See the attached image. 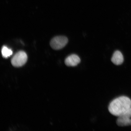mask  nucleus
Masks as SVG:
<instances>
[{
    "label": "nucleus",
    "mask_w": 131,
    "mask_h": 131,
    "mask_svg": "<svg viewBox=\"0 0 131 131\" xmlns=\"http://www.w3.org/2000/svg\"><path fill=\"white\" fill-rule=\"evenodd\" d=\"M131 107V100L127 96H122L111 101L108 109L111 114L118 117L125 113Z\"/></svg>",
    "instance_id": "1"
},
{
    "label": "nucleus",
    "mask_w": 131,
    "mask_h": 131,
    "mask_svg": "<svg viewBox=\"0 0 131 131\" xmlns=\"http://www.w3.org/2000/svg\"><path fill=\"white\" fill-rule=\"evenodd\" d=\"M28 57L25 52L21 51L15 54L11 60V63L14 67H19L25 64L27 60Z\"/></svg>",
    "instance_id": "2"
},
{
    "label": "nucleus",
    "mask_w": 131,
    "mask_h": 131,
    "mask_svg": "<svg viewBox=\"0 0 131 131\" xmlns=\"http://www.w3.org/2000/svg\"><path fill=\"white\" fill-rule=\"evenodd\" d=\"M68 39L63 36H59L54 37L50 41V45L52 48L59 50L63 48L68 43Z\"/></svg>",
    "instance_id": "3"
},
{
    "label": "nucleus",
    "mask_w": 131,
    "mask_h": 131,
    "mask_svg": "<svg viewBox=\"0 0 131 131\" xmlns=\"http://www.w3.org/2000/svg\"><path fill=\"white\" fill-rule=\"evenodd\" d=\"M116 123L119 126L131 125V107L125 113L118 117Z\"/></svg>",
    "instance_id": "4"
},
{
    "label": "nucleus",
    "mask_w": 131,
    "mask_h": 131,
    "mask_svg": "<svg viewBox=\"0 0 131 131\" xmlns=\"http://www.w3.org/2000/svg\"><path fill=\"white\" fill-rule=\"evenodd\" d=\"M81 61V59L78 55L72 54L65 59V63L68 66L75 67L78 65Z\"/></svg>",
    "instance_id": "5"
},
{
    "label": "nucleus",
    "mask_w": 131,
    "mask_h": 131,
    "mask_svg": "<svg viewBox=\"0 0 131 131\" xmlns=\"http://www.w3.org/2000/svg\"><path fill=\"white\" fill-rule=\"evenodd\" d=\"M111 61L116 65L122 64L124 61V57L122 53L119 51H116L113 54Z\"/></svg>",
    "instance_id": "6"
},
{
    "label": "nucleus",
    "mask_w": 131,
    "mask_h": 131,
    "mask_svg": "<svg viewBox=\"0 0 131 131\" xmlns=\"http://www.w3.org/2000/svg\"><path fill=\"white\" fill-rule=\"evenodd\" d=\"M2 54L4 58H7L13 54V51L11 49L8 48L7 47L4 46L1 50Z\"/></svg>",
    "instance_id": "7"
}]
</instances>
